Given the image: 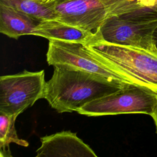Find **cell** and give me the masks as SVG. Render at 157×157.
I'll return each mask as SVG.
<instances>
[{"mask_svg":"<svg viewBox=\"0 0 157 157\" xmlns=\"http://www.w3.org/2000/svg\"><path fill=\"white\" fill-rule=\"evenodd\" d=\"M43 98L58 113L77 112L87 103L110 94L128 83L113 82L67 66H55Z\"/></svg>","mask_w":157,"mask_h":157,"instance_id":"6da1fadb","label":"cell"},{"mask_svg":"<svg viewBox=\"0 0 157 157\" xmlns=\"http://www.w3.org/2000/svg\"><path fill=\"white\" fill-rule=\"evenodd\" d=\"M86 45L118 69L129 83L157 94V49H145L104 41Z\"/></svg>","mask_w":157,"mask_h":157,"instance_id":"7a4b0ae2","label":"cell"},{"mask_svg":"<svg viewBox=\"0 0 157 157\" xmlns=\"http://www.w3.org/2000/svg\"><path fill=\"white\" fill-rule=\"evenodd\" d=\"M51 6L57 19L93 33L112 18L146 7L142 0H57Z\"/></svg>","mask_w":157,"mask_h":157,"instance_id":"3957f363","label":"cell"},{"mask_svg":"<svg viewBox=\"0 0 157 157\" xmlns=\"http://www.w3.org/2000/svg\"><path fill=\"white\" fill-rule=\"evenodd\" d=\"M156 28L157 10L145 7L108 20L96 32L98 41L155 50Z\"/></svg>","mask_w":157,"mask_h":157,"instance_id":"277c9868","label":"cell"},{"mask_svg":"<svg viewBox=\"0 0 157 157\" xmlns=\"http://www.w3.org/2000/svg\"><path fill=\"white\" fill-rule=\"evenodd\" d=\"M48 40L47 61L49 65L67 66L111 81L129 83L118 69L101 59L85 44L59 40Z\"/></svg>","mask_w":157,"mask_h":157,"instance_id":"5b68a950","label":"cell"},{"mask_svg":"<svg viewBox=\"0 0 157 157\" xmlns=\"http://www.w3.org/2000/svg\"><path fill=\"white\" fill-rule=\"evenodd\" d=\"M156 105V93L128 83L113 93L87 103L77 112L88 117L123 113H143L151 116Z\"/></svg>","mask_w":157,"mask_h":157,"instance_id":"8992f818","label":"cell"},{"mask_svg":"<svg viewBox=\"0 0 157 157\" xmlns=\"http://www.w3.org/2000/svg\"><path fill=\"white\" fill-rule=\"evenodd\" d=\"M45 71L21 72L0 77V112L20 115L43 98Z\"/></svg>","mask_w":157,"mask_h":157,"instance_id":"52a82bcc","label":"cell"},{"mask_svg":"<svg viewBox=\"0 0 157 157\" xmlns=\"http://www.w3.org/2000/svg\"><path fill=\"white\" fill-rule=\"evenodd\" d=\"M40 142L36 157H97L90 147L71 131L42 137Z\"/></svg>","mask_w":157,"mask_h":157,"instance_id":"ba28073f","label":"cell"},{"mask_svg":"<svg viewBox=\"0 0 157 157\" xmlns=\"http://www.w3.org/2000/svg\"><path fill=\"white\" fill-rule=\"evenodd\" d=\"M33 35L48 40H59L91 45L98 41L97 33L87 31L57 18L40 21L35 28Z\"/></svg>","mask_w":157,"mask_h":157,"instance_id":"9c48e42d","label":"cell"},{"mask_svg":"<svg viewBox=\"0 0 157 157\" xmlns=\"http://www.w3.org/2000/svg\"><path fill=\"white\" fill-rule=\"evenodd\" d=\"M40 21L17 9L0 3V32L18 39L20 36L33 35Z\"/></svg>","mask_w":157,"mask_h":157,"instance_id":"30bf717a","label":"cell"},{"mask_svg":"<svg viewBox=\"0 0 157 157\" xmlns=\"http://www.w3.org/2000/svg\"><path fill=\"white\" fill-rule=\"evenodd\" d=\"M17 115H7L0 112V155L1 157H11L9 145L15 143L19 145L27 147L26 140L18 138L15 128Z\"/></svg>","mask_w":157,"mask_h":157,"instance_id":"8fae6325","label":"cell"},{"mask_svg":"<svg viewBox=\"0 0 157 157\" xmlns=\"http://www.w3.org/2000/svg\"><path fill=\"white\" fill-rule=\"evenodd\" d=\"M0 3L12 6L39 21L56 18L51 4H45L37 0H0Z\"/></svg>","mask_w":157,"mask_h":157,"instance_id":"7c38bea8","label":"cell"},{"mask_svg":"<svg viewBox=\"0 0 157 157\" xmlns=\"http://www.w3.org/2000/svg\"><path fill=\"white\" fill-rule=\"evenodd\" d=\"M151 117H152V118L153 120V121H154V123L155 124L156 131V133H157V105H156L153 113L151 115Z\"/></svg>","mask_w":157,"mask_h":157,"instance_id":"4fadbf2b","label":"cell"},{"mask_svg":"<svg viewBox=\"0 0 157 157\" xmlns=\"http://www.w3.org/2000/svg\"><path fill=\"white\" fill-rule=\"evenodd\" d=\"M37 1L40 2L41 3L45 4H51L54 3L57 0H37Z\"/></svg>","mask_w":157,"mask_h":157,"instance_id":"5bb4252c","label":"cell"},{"mask_svg":"<svg viewBox=\"0 0 157 157\" xmlns=\"http://www.w3.org/2000/svg\"><path fill=\"white\" fill-rule=\"evenodd\" d=\"M153 39L156 45V47L157 48V28L155 29L154 33H153Z\"/></svg>","mask_w":157,"mask_h":157,"instance_id":"9a60e30c","label":"cell"}]
</instances>
